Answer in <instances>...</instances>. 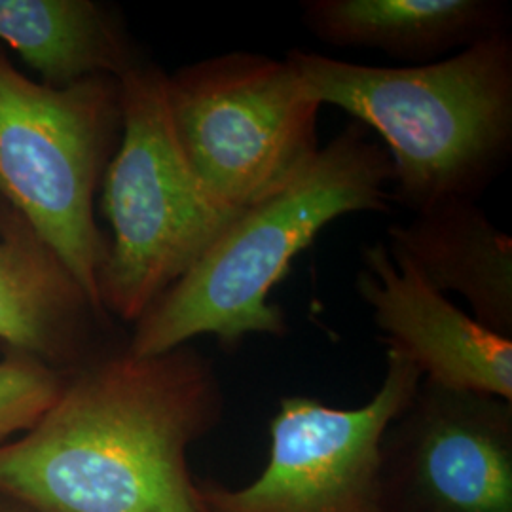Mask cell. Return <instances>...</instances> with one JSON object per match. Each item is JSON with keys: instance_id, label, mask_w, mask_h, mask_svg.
<instances>
[{"instance_id": "6da1fadb", "label": "cell", "mask_w": 512, "mask_h": 512, "mask_svg": "<svg viewBox=\"0 0 512 512\" xmlns=\"http://www.w3.org/2000/svg\"><path fill=\"white\" fill-rule=\"evenodd\" d=\"M222 412L215 365L190 344L154 357L105 349L0 444V495L35 512H205L188 450Z\"/></svg>"}, {"instance_id": "7a4b0ae2", "label": "cell", "mask_w": 512, "mask_h": 512, "mask_svg": "<svg viewBox=\"0 0 512 512\" xmlns=\"http://www.w3.org/2000/svg\"><path fill=\"white\" fill-rule=\"evenodd\" d=\"M304 95L374 129L393 179L391 203L414 213L476 202L512 154V38H484L410 67H374L315 52L285 55Z\"/></svg>"}, {"instance_id": "3957f363", "label": "cell", "mask_w": 512, "mask_h": 512, "mask_svg": "<svg viewBox=\"0 0 512 512\" xmlns=\"http://www.w3.org/2000/svg\"><path fill=\"white\" fill-rule=\"evenodd\" d=\"M393 169L361 124H349L293 183L245 209L202 260L135 323L129 351L164 355L198 336L238 348L253 334L285 336L287 319L270 302L293 260L330 222L351 213H389Z\"/></svg>"}, {"instance_id": "277c9868", "label": "cell", "mask_w": 512, "mask_h": 512, "mask_svg": "<svg viewBox=\"0 0 512 512\" xmlns=\"http://www.w3.org/2000/svg\"><path fill=\"white\" fill-rule=\"evenodd\" d=\"M165 82L160 67L143 63L120 78L122 133L103 175L112 239L99 300L126 323H137L243 213L220 203L188 162Z\"/></svg>"}, {"instance_id": "5b68a950", "label": "cell", "mask_w": 512, "mask_h": 512, "mask_svg": "<svg viewBox=\"0 0 512 512\" xmlns=\"http://www.w3.org/2000/svg\"><path fill=\"white\" fill-rule=\"evenodd\" d=\"M120 133L118 78L52 88L19 73L0 48V200L29 222L99 310L109 239L93 200Z\"/></svg>"}, {"instance_id": "8992f818", "label": "cell", "mask_w": 512, "mask_h": 512, "mask_svg": "<svg viewBox=\"0 0 512 512\" xmlns=\"http://www.w3.org/2000/svg\"><path fill=\"white\" fill-rule=\"evenodd\" d=\"M179 143L205 188L245 211L283 190L321 150V105L285 59L228 52L167 74Z\"/></svg>"}, {"instance_id": "52a82bcc", "label": "cell", "mask_w": 512, "mask_h": 512, "mask_svg": "<svg viewBox=\"0 0 512 512\" xmlns=\"http://www.w3.org/2000/svg\"><path fill=\"white\" fill-rule=\"evenodd\" d=\"M421 370L387 346L384 382L361 408L283 397L270 423V458L243 488L198 480L205 512H382L380 442L420 387Z\"/></svg>"}, {"instance_id": "ba28073f", "label": "cell", "mask_w": 512, "mask_h": 512, "mask_svg": "<svg viewBox=\"0 0 512 512\" xmlns=\"http://www.w3.org/2000/svg\"><path fill=\"white\" fill-rule=\"evenodd\" d=\"M382 512H512V403L429 380L380 442Z\"/></svg>"}, {"instance_id": "9c48e42d", "label": "cell", "mask_w": 512, "mask_h": 512, "mask_svg": "<svg viewBox=\"0 0 512 512\" xmlns=\"http://www.w3.org/2000/svg\"><path fill=\"white\" fill-rule=\"evenodd\" d=\"M355 287L372 308L385 344L401 349L423 380L512 403V338L476 323L389 255L385 243L363 251Z\"/></svg>"}, {"instance_id": "30bf717a", "label": "cell", "mask_w": 512, "mask_h": 512, "mask_svg": "<svg viewBox=\"0 0 512 512\" xmlns=\"http://www.w3.org/2000/svg\"><path fill=\"white\" fill-rule=\"evenodd\" d=\"M107 325L109 315L10 207L0 234V342L73 372L105 351L95 342Z\"/></svg>"}, {"instance_id": "8fae6325", "label": "cell", "mask_w": 512, "mask_h": 512, "mask_svg": "<svg viewBox=\"0 0 512 512\" xmlns=\"http://www.w3.org/2000/svg\"><path fill=\"white\" fill-rule=\"evenodd\" d=\"M387 249L437 293H458L471 317L512 338V239L476 202H448L387 228Z\"/></svg>"}, {"instance_id": "7c38bea8", "label": "cell", "mask_w": 512, "mask_h": 512, "mask_svg": "<svg viewBox=\"0 0 512 512\" xmlns=\"http://www.w3.org/2000/svg\"><path fill=\"white\" fill-rule=\"evenodd\" d=\"M302 21L334 48H368L433 63L484 38L509 33L501 0H306Z\"/></svg>"}, {"instance_id": "4fadbf2b", "label": "cell", "mask_w": 512, "mask_h": 512, "mask_svg": "<svg viewBox=\"0 0 512 512\" xmlns=\"http://www.w3.org/2000/svg\"><path fill=\"white\" fill-rule=\"evenodd\" d=\"M0 42L52 88L139 65L120 16L93 0H0Z\"/></svg>"}, {"instance_id": "5bb4252c", "label": "cell", "mask_w": 512, "mask_h": 512, "mask_svg": "<svg viewBox=\"0 0 512 512\" xmlns=\"http://www.w3.org/2000/svg\"><path fill=\"white\" fill-rule=\"evenodd\" d=\"M69 374L8 349L0 361V440L29 431L57 401Z\"/></svg>"}, {"instance_id": "9a60e30c", "label": "cell", "mask_w": 512, "mask_h": 512, "mask_svg": "<svg viewBox=\"0 0 512 512\" xmlns=\"http://www.w3.org/2000/svg\"><path fill=\"white\" fill-rule=\"evenodd\" d=\"M0 512H35L25 505H21L14 499H8V497H2L0 495Z\"/></svg>"}, {"instance_id": "2e32d148", "label": "cell", "mask_w": 512, "mask_h": 512, "mask_svg": "<svg viewBox=\"0 0 512 512\" xmlns=\"http://www.w3.org/2000/svg\"><path fill=\"white\" fill-rule=\"evenodd\" d=\"M8 217H10V207L0 200V234L8 222Z\"/></svg>"}]
</instances>
